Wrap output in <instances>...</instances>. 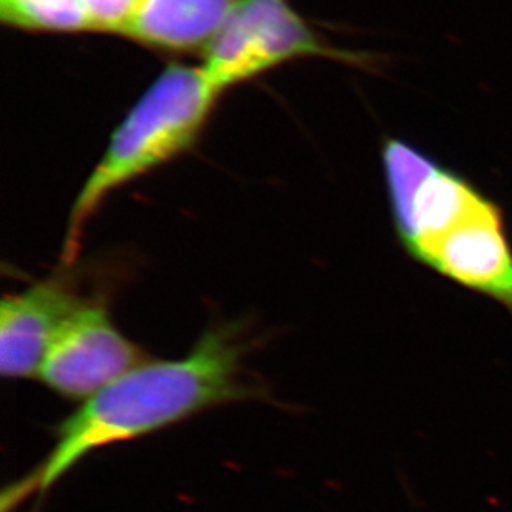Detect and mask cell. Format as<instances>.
Returning a JSON list of instances; mask_svg holds the SVG:
<instances>
[{"label":"cell","mask_w":512,"mask_h":512,"mask_svg":"<svg viewBox=\"0 0 512 512\" xmlns=\"http://www.w3.org/2000/svg\"><path fill=\"white\" fill-rule=\"evenodd\" d=\"M201 57V68L221 95L300 58H329L367 70L380 60L330 45L289 0H236Z\"/></svg>","instance_id":"4"},{"label":"cell","mask_w":512,"mask_h":512,"mask_svg":"<svg viewBox=\"0 0 512 512\" xmlns=\"http://www.w3.org/2000/svg\"><path fill=\"white\" fill-rule=\"evenodd\" d=\"M141 0H85L92 32L123 37Z\"/></svg>","instance_id":"9"},{"label":"cell","mask_w":512,"mask_h":512,"mask_svg":"<svg viewBox=\"0 0 512 512\" xmlns=\"http://www.w3.org/2000/svg\"><path fill=\"white\" fill-rule=\"evenodd\" d=\"M236 0H141L123 39L161 54L203 55Z\"/></svg>","instance_id":"7"},{"label":"cell","mask_w":512,"mask_h":512,"mask_svg":"<svg viewBox=\"0 0 512 512\" xmlns=\"http://www.w3.org/2000/svg\"><path fill=\"white\" fill-rule=\"evenodd\" d=\"M148 360L105 304L93 300L50 343L37 377L60 397L85 401Z\"/></svg>","instance_id":"5"},{"label":"cell","mask_w":512,"mask_h":512,"mask_svg":"<svg viewBox=\"0 0 512 512\" xmlns=\"http://www.w3.org/2000/svg\"><path fill=\"white\" fill-rule=\"evenodd\" d=\"M256 342L239 322L206 330L184 357L148 360L58 423L49 453L5 489L4 512L44 498L78 463L107 446L138 440L218 406L266 397L247 370Z\"/></svg>","instance_id":"1"},{"label":"cell","mask_w":512,"mask_h":512,"mask_svg":"<svg viewBox=\"0 0 512 512\" xmlns=\"http://www.w3.org/2000/svg\"><path fill=\"white\" fill-rule=\"evenodd\" d=\"M380 158L401 251L512 317V241L503 206L413 141L387 136Z\"/></svg>","instance_id":"2"},{"label":"cell","mask_w":512,"mask_h":512,"mask_svg":"<svg viewBox=\"0 0 512 512\" xmlns=\"http://www.w3.org/2000/svg\"><path fill=\"white\" fill-rule=\"evenodd\" d=\"M221 97L201 65L170 63L151 82L113 130L105 153L73 201L62 247L65 266L77 259L83 232L105 201L191 150Z\"/></svg>","instance_id":"3"},{"label":"cell","mask_w":512,"mask_h":512,"mask_svg":"<svg viewBox=\"0 0 512 512\" xmlns=\"http://www.w3.org/2000/svg\"><path fill=\"white\" fill-rule=\"evenodd\" d=\"M0 20L29 34L92 32L85 0H0Z\"/></svg>","instance_id":"8"},{"label":"cell","mask_w":512,"mask_h":512,"mask_svg":"<svg viewBox=\"0 0 512 512\" xmlns=\"http://www.w3.org/2000/svg\"><path fill=\"white\" fill-rule=\"evenodd\" d=\"M65 266V264H63ZM45 277L0 304V372L7 378H32L60 330L95 299L85 297L67 271Z\"/></svg>","instance_id":"6"}]
</instances>
